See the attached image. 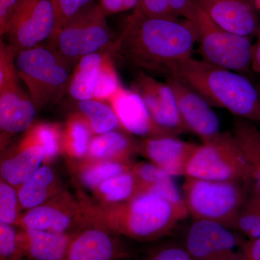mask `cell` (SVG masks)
<instances>
[{
	"label": "cell",
	"instance_id": "36",
	"mask_svg": "<svg viewBox=\"0 0 260 260\" xmlns=\"http://www.w3.org/2000/svg\"><path fill=\"white\" fill-rule=\"evenodd\" d=\"M143 260H198L185 247L179 244L159 246L149 251Z\"/></svg>",
	"mask_w": 260,
	"mask_h": 260
},
{
	"label": "cell",
	"instance_id": "5",
	"mask_svg": "<svg viewBox=\"0 0 260 260\" xmlns=\"http://www.w3.org/2000/svg\"><path fill=\"white\" fill-rule=\"evenodd\" d=\"M15 64L37 109L60 99L68 90L72 65L48 46L18 51Z\"/></svg>",
	"mask_w": 260,
	"mask_h": 260
},
{
	"label": "cell",
	"instance_id": "33",
	"mask_svg": "<svg viewBox=\"0 0 260 260\" xmlns=\"http://www.w3.org/2000/svg\"><path fill=\"white\" fill-rule=\"evenodd\" d=\"M19 233L13 225L0 221V260H22Z\"/></svg>",
	"mask_w": 260,
	"mask_h": 260
},
{
	"label": "cell",
	"instance_id": "1",
	"mask_svg": "<svg viewBox=\"0 0 260 260\" xmlns=\"http://www.w3.org/2000/svg\"><path fill=\"white\" fill-rule=\"evenodd\" d=\"M198 39L196 25L190 20L133 12L109 49L140 71L169 74L172 65L191 57Z\"/></svg>",
	"mask_w": 260,
	"mask_h": 260
},
{
	"label": "cell",
	"instance_id": "30",
	"mask_svg": "<svg viewBox=\"0 0 260 260\" xmlns=\"http://www.w3.org/2000/svg\"><path fill=\"white\" fill-rule=\"evenodd\" d=\"M109 47L104 51V59L98 74L93 91L94 99L105 102H107L121 86L113 63L112 54Z\"/></svg>",
	"mask_w": 260,
	"mask_h": 260
},
{
	"label": "cell",
	"instance_id": "9",
	"mask_svg": "<svg viewBox=\"0 0 260 260\" xmlns=\"http://www.w3.org/2000/svg\"><path fill=\"white\" fill-rule=\"evenodd\" d=\"M54 25L51 0H20L1 37H6L18 52L49 40Z\"/></svg>",
	"mask_w": 260,
	"mask_h": 260
},
{
	"label": "cell",
	"instance_id": "26",
	"mask_svg": "<svg viewBox=\"0 0 260 260\" xmlns=\"http://www.w3.org/2000/svg\"><path fill=\"white\" fill-rule=\"evenodd\" d=\"M93 135L88 123L79 113L72 114L62 131L63 151L73 158H86Z\"/></svg>",
	"mask_w": 260,
	"mask_h": 260
},
{
	"label": "cell",
	"instance_id": "13",
	"mask_svg": "<svg viewBox=\"0 0 260 260\" xmlns=\"http://www.w3.org/2000/svg\"><path fill=\"white\" fill-rule=\"evenodd\" d=\"M166 82L172 90L179 114L189 133L199 137L202 143L220 133L218 116L205 98L174 77H169Z\"/></svg>",
	"mask_w": 260,
	"mask_h": 260
},
{
	"label": "cell",
	"instance_id": "31",
	"mask_svg": "<svg viewBox=\"0 0 260 260\" xmlns=\"http://www.w3.org/2000/svg\"><path fill=\"white\" fill-rule=\"evenodd\" d=\"M42 145L45 154L44 164H49L57 157L61 150L62 131L61 126L51 123H39L28 130Z\"/></svg>",
	"mask_w": 260,
	"mask_h": 260
},
{
	"label": "cell",
	"instance_id": "23",
	"mask_svg": "<svg viewBox=\"0 0 260 260\" xmlns=\"http://www.w3.org/2000/svg\"><path fill=\"white\" fill-rule=\"evenodd\" d=\"M232 133L245 160L251 187L260 193V130L251 121L237 118Z\"/></svg>",
	"mask_w": 260,
	"mask_h": 260
},
{
	"label": "cell",
	"instance_id": "24",
	"mask_svg": "<svg viewBox=\"0 0 260 260\" xmlns=\"http://www.w3.org/2000/svg\"><path fill=\"white\" fill-rule=\"evenodd\" d=\"M104 52L84 56L75 65L68 92L76 102L93 99L94 88Z\"/></svg>",
	"mask_w": 260,
	"mask_h": 260
},
{
	"label": "cell",
	"instance_id": "39",
	"mask_svg": "<svg viewBox=\"0 0 260 260\" xmlns=\"http://www.w3.org/2000/svg\"><path fill=\"white\" fill-rule=\"evenodd\" d=\"M140 0H101V8L106 15L121 13L134 8Z\"/></svg>",
	"mask_w": 260,
	"mask_h": 260
},
{
	"label": "cell",
	"instance_id": "10",
	"mask_svg": "<svg viewBox=\"0 0 260 260\" xmlns=\"http://www.w3.org/2000/svg\"><path fill=\"white\" fill-rule=\"evenodd\" d=\"M242 239L220 224L193 220L183 246L198 260H246L241 247Z\"/></svg>",
	"mask_w": 260,
	"mask_h": 260
},
{
	"label": "cell",
	"instance_id": "42",
	"mask_svg": "<svg viewBox=\"0 0 260 260\" xmlns=\"http://www.w3.org/2000/svg\"><path fill=\"white\" fill-rule=\"evenodd\" d=\"M251 69L260 74V30L256 42L252 44Z\"/></svg>",
	"mask_w": 260,
	"mask_h": 260
},
{
	"label": "cell",
	"instance_id": "32",
	"mask_svg": "<svg viewBox=\"0 0 260 260\" xmlns=\"http://www.w3.org/2000/svg\"><path fill=\"white\" fill-rule=\"evenodd\" d=\"M18 189L1 179L0 181V221L17 225L20 214Z\"/></svg>",
	"mask_w": 260,
	"mask_h": 260
},
{
	"label": "cell",
	"instance_id": "41",
	"mask_svg": "<svg viewBox=\"0 0 260 260\" xmlns=\"http://www.w3.org/2000/svg\"><path fill=\"white\" fill-rule=\"evenodd\" d=\"M19 2L20 0H0V34L4 32L5 26Z\"/></svg>",
	"mask_w": 260,
	"mask_h": 260
},
{
	"label": "cell",
	"instance_id": "22",
	"mask_svg": "<svg viewBox=\"0 0 260 260\" xmlns=\"http://www.w3.org/2000/svg\"><path fill=\"white\" fill-rule=\"evenodd\" d=\"M19 201L28 210L47 203L59 194L55 172L49 164L42 166L28 180L18 188Z\"/></svg>",
	"mask_w": 260,
	"mask_h": 260
},
{
	"label": "cell",
	"instance_id": "25",
	"mask_svg": "<svg viewBox=\"0 0 260 260\" xmlns=\"http://www.w3.org/2000/svg\"><path fill=\"white\" fill-rule=\"evenodd\" d=\"M99 205L120 204L139 194V185L131 169L104 181L94 189Z\"/></svg>",
	"mask_w": 260,
	"mask_h": 260
},
{
	"label": "cell",
	"instance_id": "2",
	"mask_svg": "<svg viewBox=\"0 0 260 260\" xmlns=\"http://www.w3.org/2000/svg\"><path fill=\"white\" fill-rule=\"evenodd\" d=\"M84 208L89 221L140 242L166 237L189 215L186 208L148 194H138L120 204L87 205Z\"/></svg>",
	"mask_w": 260,
	"mask_h": 260
},
{
	"label": "cell",
	"instance_id": "7",
	"mask_svg": "<svg viewBox=\"0 0 260 260\" xmlns=\"http://www.w3.org/2000/svg\"><path fill=\"white\" fill-rule=\"evenodd\" d=\"M185 177L242 181L251 185L242 150L229 131L220 132L198 145L186 166Z\"/></svg>",
	"mask_w": 260,
	"mask_h": 260
},
{
	"label": "cell",
	"instance_id": "15",
	"mask_svg": "<svg viewBox=\"0 0 260 260\" xmlns=\"http://www.w3.org/2000/svg\"><path fill=\"white\" fill-rule=\"evenodd\" d=\"M202 10L228 31L251 38L260 30L259 17L250 0H198Z\"/></svg>",
	"mask_w": 260,
	"mask_h": 260
},
{
	"label": "cell",
	"instance_id": "18",
	"mask_svg": "<svg viewBox=\"0 0 260 260\" xmlns=\"http://www.w3.org/2000/svg\"><path fill=\"white\" fill-rule=\"evenodd\" d=\"M20 80L0 85V129L4 136L28 131L35 119L37 108L20 88Z\"/></svg>",
	"mask_w": 260,
	"mask_h": 260
},
{
	"label": "cell",
	"instance_id": "28",
	"mask_svg": "<svg viewBox=\"0 0 260 260\" xmlns=\"http://www.w3.org/2000/svg\"><path fill=\"white\" fill-rule=\"evenodd\" d=\"M133 162L124 160H89L78 172L82 185L94 190L102 183L131 169Z\"/></svg>",
	"mask_w": 260,
	"mask_h": 260
},
{
	"label": "cell",
	"instance_id": "12",
	"mask_svg": "<svg viewBox=\"0 0 260 260\" xmlns=\"http://www.w3.org/2000/svg\"><path fill=\"white\" fill-rule=\"evenodd\" d=\"M133 90L143 99L157 125L172 136L189 133L179 114L172 90L167 82L162 83L148 73L139 71L133 81Z\"/></svg>",
	"mask_w": 260,
	"mask_h": 260
},
{
	"label": "cell",
	"instance_id": "3",
	"mask_svg": "<svg viewBox=\"0 0 260 260\" xmlns=\"http://www.w3.org/2000/svg\"><path fill=\"white\" fill-rule=\"evenodd\" d=\"M169 75L194 89L212 107L260 122L259 90L242 73L190 57L172 65Z\"/></svg>",
	"mask_w": 260,
	"mask_h": 260
},
{
	"label": "cell",
	"instance_id": "27",
	"mask_svg": "<svg viewBox=\"0 0 260 260\" xmlns=\"http://www.w3.org/2000/svg\"><path fill=\"white\" fill-rule=\"evenodd\" d=\"M79 114L88 123L94 135H102L121 128L112 107L96 99L77 102Z\"/></svg>",
	"mask_w": 260,
	"mask_h": 260
},
{
	"label": "cell",
	"instance_id": "29",
	"mask_svg": "<svg viewBox=\"0 0 260 260\" xmlns=\"http://www.w3.org/2000/svg\"><path fill=\"white\" fill-rule=\"evenodd\" d=\"M234 232L246 239L260 238V193L252 187L238 215Z\"/></svg>",
	"mask_w": 260,
	"mask_h": 260
},
{
	"label": "cell",
	"instance_id": "43",
	"mask_svg": "<svg viewBox=\"0 0 260 260\" xmlns=\"http://www.w3.org/2000/svg\"><path fill=\"white\" fill-rule=\"evenodd\" d=\"M253 3L256 9L260 12V0H253Z\"/></svg>",
	"mask_w": 260,
	"mask_h": 260
},
{
	"label": "cell",
	"instance_id": "37",
	"mask_svg": "<svg viewBox=\"0 0 260 260\" xmlns=\"http://www.w3.org/2000/svg\"><path fill=\"white\" fill-rule=\"evenodd\" d=\"M133 12L145 16L175 18L171 12L169 0H140Z\"/></svg>",
	"mask_w": 260,
	"mask_h": 260
},
{
	"label": "cell",
	"instance_id": "21",
	"mask_svg": "<svg viewBox=\"0 0 260 260\" xmlns=\"http://www.w3.org/2000/svg\"><path fill=\"white\" fill-rule=\"evenodd\" d=\"M138 153V141L127 133L113 130L94 136L86 158L89 160H124L130 159Z\"/></svg>",
	"mask_w": 260,
	"mask_h": 260
},
{
	"label": "cell",
	"instance_id": "19",
	"mask_svg": "<svg viewBox=\"0 0 260 260\" xmlns=\"http://www.w3.org/2000/svg\"><path fill=\"white\" fill-rule=\"evenodd\" d=\"M13 150L2 160V179L18 188L42 167L45 154L42 145L28 131Z\"/></svg>",
	"mask_w": 260,
	"mask_h": 260
},
{
	"label": "cell",
	"instance_id": "16",
	"mask_svg": "<svg viewBox=\"0 0 260 260\" xmlns=\"http://www.w3.org/2000/svg\"><path fill=\"white\" fill-rule=\"evenodd\" d=\"M198 145L175 136L145 138L138 141V153L172 177H185L186 166Z\"/></svg>",
	"mask_w": 260,
	"mask_h": 260
},
{
	"label": "cell",
	"instance_id": "20",
	"mask_svg": "<svg viewBox=\"0 0 260 260\" xmlns=\"http://www.w3.org/2000/svg\"><path fill=\"white\" fill-rule=\"evenodd\" d=\"M18 233L23 256L29 260H64L73 236L24 228Z\"/></svg>",
	"mask_w": 260,
	"mask_h": 260
},
{
	"label": "cell",
	"instance_id": "40",
	"mask_svg": "<svg viewBox=\"0 0 260 260\" xmlns=\"http://www.w3.org/2000/svg\"><path fill=\"white\" fill-rule=\"evenodd\" d=\"M241 247L246 260H260V238L253 239L243 238Z\"/></svg>",
	"mask_w": 260,
	"mask_h": 260
},
{
	"label": "cell",
	"instance_id": "4",
	"mask_svg": "<svg viewBox=\"0 0 260 260\" xmlns=\"http://www.w3.org/2000/svg\"><path fill=\"white\" fill-rule=\"evenodd\" d=\"M185 178L183 198L193 220L213 222L234 231L251 185L242 181Z\"/></svg>",
	"mask_w": 260,
	"mask_h": 260
},
{
	"label": "cell",
	"instance_id": "34",
	"mask_svg": "<svg viewBox=\"0 0 260 260\" xmlns=\"http://www.w3.org/2000/svg\"><path fill=\"white\" fill-rule=\"evenodd\" d=\"M54 10L55 25L54 31L63 24L93 3V0H51ZM53 31V32H54Z\"/></svg>",
	"mask_w": 260,
	"mask_h": 260
},
{
	"label": "cell",
	"instance_id": "11",
	"mask_svg": "<svg viewBox=\"0 0 260 260\" xmlns=\"http://www.w3.org/2000/svg\"><path fill=\"white\" fill-rule=\"evenodd\" d=\"M85 208L66 194H59L44 204L20 215L17 225L56 234H74L89 223Z\"/></svg>",
	"mask_w": 260,
	"mask_h": 260
},
{
	"label": "cell",
	"instance_id": "6",
	"mask_svg": "<svg viewBox=\"0 0 260 260\" xmlns=\"http://www.w3.org/2000/svg\"><path fill=\"white\" fill-rule=\"evenodd\" d=\"M111 38L105 13L92 3L53 32L48 47L73 66L84 56L108 49Z\"/></svg>",
	"mask_w": 260,
	"mask_h": 260
},
{
	"label": "cell",
	"instance_id": "38",
	"mask_svg": "<svg viewBox=\"0 0 260 260\" xmlns=\"http://www.w3.org/2000/svg\"><path fill=\"white\" fill-rule=\"evenodd\" d=\"M169 7L173 16L194 22L199 5L198 0H169Z\"/></svg>",
	"mask_w": 260,
	"mask_h": 260
},
{
	"label": "cell",
	"instance_id": "14",
	"mask_svg": "<svg viewBox=\"0 0 260 260\" xmlns=\"http://www.w3.org/2000/svg\"><path fill=\"white\" fill-rule=\"evenodd\" d=\"M73 234L64 260H119L132 256L106 228L90 222Z\"/></svg>",
	"mask_w": 260,
	"mask_h": 260
},
{
	"label": "cell",
	"instance_id": "17",
	"mask_svg": "<svg viewBox=\"0 0 260 260\" xmlns=\"http://www.w3.org/2000/svg\"><path fill=\"white\" fill-rule=\"evenodd\" d=\"M107 102L126 133L143 138L172 136L155 124L143 99L133 89L121 86Z\"/></svg>",
	"mask_w": 260,
	"mask_h": 260
},
{
	"label": "cell",
	"instance_id": "8",
	"mask_svg": "<svg viewBox=\"0 0 260 260\" xmlns=\"http://www.w3.org/2000/svg\"><path fill=\"white\" fill-rule=\"evenodd\" d=\"M193 23L198 29V44L203 61L243 75L251 70V38L220 28L200 6Z\"/></svg>",
	"mask_w": 260,
	"mask_h": 260
},
{
	"label": "cell",
	"instance_id": "35",
	"mask_svg": "<svg viewBox=\"0 0 260 260\" xmlns=\"http://www.w3.org/2000/svg\"><path fill=\"white\" fill-rule=\"evenodd\" d=\"M131 171L138 181L139 191L143 186L150 185L172 177L151 162L133 164Z\"/></svg>",
	"mask_w": 260,
	"mask_h": 260
}]
</instances>
